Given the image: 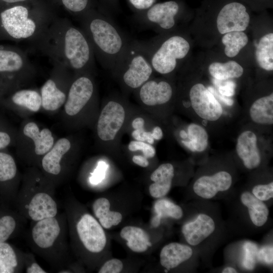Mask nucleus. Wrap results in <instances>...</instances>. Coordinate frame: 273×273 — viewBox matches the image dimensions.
<instances>
[{
    "label": "nucleus",
    "mask_w": 273,
    "mask_h": 273,
    "mask_svg": "<svg viewBox=\"0 0 273 273\" xmlns=\"http://www.w3.org/2000/svg\"><path fill=\"white\" fill-rule=\"evenodd\" d=\"M173 177L174 167L171 163L159 165L150 175V179L153 181L149 188L151 196L160 198L167 194L171 189Z\"/></svg>",
    "instance_id": "20"
},
{
    "label": "nucleus",
    "mask_w": 273,
    "mask_h": 273,
    "mask_svg": "<svg viewBox=\"0 0 273 273\" xmlns=\"http://www.w3.org/2000/svg\"><path fill=\"white\" fill-rule=\"evenodd\" d=\"M17 171L13 158L8 154L0 153V181L4 182L14 178Z\"/></svg>",
    "instance_id": "37"
},
{
    "label": "nucleus",
    "mask_w": 273,
    "mask_h": 273,
    "mask_svg": "<svg viewBox=\"0 0 273 273\" xmlns=\"http://www.w3.org/2000/svg\"><path fill=\"white\" fill-rule=\"evenodd\" d=\"M252 194L259 200L267 201L273 197V183L265 185H258L252 189Z\"/></svg>",
    "instance_id": "41"
},
{
    "label": "nucleus",
    "mask_w": 273,
    "mask_h": 273,
    "mask_svg": "<svg viewBox=\"0 0 273 273\" xmlns=\"http://www.w3.org/2000/svg\"><path fill=\"white\" fill-rule=\"evenodd\" d=\"M24 134L33 140L35 144V153L42 155L48 152L54 145V138L51 131L48 128L39 131L37 124L29 122L23 129Z\"/></svg>",
    "instance_id": "24"
},
{
    "label": "nucleus",
    "mask_w": 273,
    "mask_h": 273,
    "mask_svg": "<svg viewBox=\"0 0 273 273\" xmlns=\"http://www.w3.org/2000/svg\"><path fill=\"white\" fill-rule=\"evenodd\" d=\"M131 4L136 10L145 11L151 7L155 0H129Z\"/></svg>",
    "instance_id": "47"
},
{
    "label": "nucleus",
    "mask_w": 273,
    "mask_h": 273,
    "mask_svg": "<svg viewBox=\"0 0 273 273\" xmlns=\"http://www.w3.org/2000/svg\"><path fill=\"white\" fill-rule=\"evenodd\" d=\"M89 73L76 74L68 90L65 110L69 116H75L96 95V86Z\"/></svg>",
    "instance_id": "12"
},
{
    "label": "nucleus",
    "mask_w": 273,
    "mask_h": 273,
    "mask_svg": "<svg viewBox=\"0 0 273 273\" xmlns=\"http://www.w3.org/2000/svg\"><path fill=\"white\" fill-rule=\"evenodd\" d=\"M155 72L167 75L174 71L179 61L188 55L190 46L178 34L141 40Z\"/></svg>",
    "instance_id": "7"
},
{
    "label": "nucleus",
    "mask_w": 273,
    "mask_h": 273,
    "mask_svg": "<svg viewBox=\"0 0 273 273\" xmlns=\"http://www.w3.org/2000/svg\"><path fill=\"white\" fill-rule=\"evenodd\" d=\"M65 209L72 244H77L87 254L96 255L105 248L107 238L103 227L92 215L83 213L76 217Z\"/></svg>",
    "instance_id": "9"
},
{
    "label": "nucleus",
    "mask_w": 273,
    "mask_h": 273,
    "mask_svg": "<svg viewBox=\"0 0 273 273\" xmlns=\"http://www.w3.org/2000/svg\"><path fill=\"white\" fill-rule=\"evenodd\" d=\"M108 168V165L103 161L98 162L96 168L91 173L89 182L93 185L100 183L105 178L106 172Z\"/></svg>",
    "instance_id": "43"
},
{
    "label": "nucleus",
    "mask_w": 273,
    "mask_h": 273,
    "mask_svg": "<svg viewBox=\"0 0 273 273\" xmlns=\"http://www.w3.org/2000/svg\"><path fill=\"white\" fill-rule=\"evenodd\" d=\"M70 148L71 144L68 139L62 138L59 140L41 160V166L43 170L49 174L59 175L62 172V159Z\"/></svg>",
    "instance_id": "22"
},
{
    "label": "nucleus",
    "mask_w": 273,
    "mask_h": 273,
    "mask_svg": "<svg viewBox=\"0 0 273 273\" xmlns=\"http://www.w3.org/2000/svg\"><path fill=\"white\" fill-rule=\"evenodd\" d=\"M188 135L193 145L195 151L202 152L208 145V134L201 126L195 123L190 124L188 127Z\"/></svg>",
    "instance_id": "36"
},
{
    "label": "nucleus",
    "mask_w": 273,
    "mask_h": 273,
    "mask_svg": "<svg viewBox=\"0 0 273 273\" xmlns=\"http://www.w3.org/2000/svg\"><path fill=\"white\" fill-rule=\"evenodd\" d=\"M120 235L127 241V247L134 252H144L152 246L149 236L140 228L134 226H125L121 230Z\"/></svg>",
    "instance_id": "26"
},
{
    "label": "nucleus",
    "mask_w": 273,
    "mask_h": 273,
    "mask_svg": "<svg viewBox=\"0 0 273 273\" xmlns=\"http://www.w3.org/2000/svg\"><path fill=\"white\" fill-rule=\"evenodd\" d=\"M31 222L27 240L32 251L58 270L67 267L69 250L65 212Z\"/></svg>",
    "instance_id": "2"
},
{
    "label": "nucleus",
    "mask_w": 273,
    "mask_h": 273,
    "mask_svg": "<svg viewBox=\"0 0 273 273\" xmlns=\"http://www.w3.org/2000/svg\"><path fill=\"white\" fill-rule=\"evenodd\" d=\"M232 183L231 174L221 171L212 175H204L197 179L194 184L193 190L201 198L211 199L218 192L228 190Z\"/></svg>",
    "instance_id": "15"
},
{
    "label": "nucleus",
    "mask_w": 273,
    "mask_h": 273,
    "mask_svg": "<svg viewBox=\"0 0 273 273\" xmlns=\"http://www.w3.org/2000/svg\"><path fill=\"white\" fill-rule=\"evenodd\" d=\"M35 48L53 63L62 65L75 73H92L95 56L84 31L67 19L56 18Z\"/></svg>",
    "instance_id": "1"
},
{
    "label": "nucleus",
    "mask_w": 273,
    "mask_h": 273,
    "mask_svg": "<svg viewBox=\"0 0 273 273\" xmlns=\"http://www.w3.org/2000/svg\"><path fill=\"white\" fill-rule=\"evenodd\" d=\"M255 58L259 66L266 71L273 70V33L262 36L255 51Z\"/></svg>",
    "instance_id": "30"
},
{
    "label": "nucleus",
    "mask_w": 273,
    "mask_h": 273,
    "mask_svg": "<svg viewBox=\"0 0 273 273\" xmlns=\"http://www.w3.org/2000/svg\"><path fill=\"white\" fill-rule=\"evenodd\" d=\"M63 6L69 11L81 15L86 9L88 0H61Z\"/></svg>",
    "instance_id": "42"
},
{
    "label": "nucleus",
    "mask_w": 273,
    "mask_h": 273,
    "mask_svg": "<svg viewBox=\"0 0 273 273\" xmlns=\"http://www.w3.org/2000/svg\"><path fill=\"white\" fill-rule=\"evenodd\" d=\"M182 144L185 146L187 148L190 150L191 151L195 152V149L193 145L190 141H187L185 140H182Z\"/></svg>",
    "instance_id": "52"
},
{
    "label": "nucleus",
    "mask_w": 273,
    "mask_h": 273,
    "mask_svg": "<svg viewBox=\"0 0 273 273\" xmlns=\"http://www.w3.org/2000/svg\"><path fill=\"white\" fill-rule=\"evenodd\" d=\"M39 180L37 177L34 185L23 186L17 195L19 213L31 221L54 217L59 213L54 189L41 186Z\"/></svg>",
    "instance_id": "8"
},
{
    "label": "nucleus",
    "mask_w": 273,
    "mask_h": 273,
    "mask_svg": "<svg viewBox=\"0 0 273 273\" xmlns=\"http://www.w3.org/2000/svg\"><path fill=\"white\" fill-rule=\"evenodd\" d=\"M146 10L136 17V22L144 27L166 31L174 28L179 7L176 2L170 1L155 4Z\"/></svg>",
    "instance_id": "10"
},
{
    "label": "nucleus",
    "mask_w": 273,
    "mask_h": 273,
    "mask_svg": "<svg viewBox=\"0 0 273 273\" xmlns=\"http://www.w3.org/2000/svg\"><path fill=\"white\" fill-rule=\"evenodd\" d=\"M10 138L8 134L0 132V149L6 147L10 143Z\"/></svg>",
    "instance_id": "50"
},
{
    "label": "nucleus",
    "mask_w": 273,
    "mask_h": 273,
    "mask_svg": "<svg viewBox=\"0 0 273 273\" xmlns=\"http://www.w3.org/2000/svg\"><path fill=\"white\" fill-rule=\"evenodd\" d=\"M224 34L221 40L225 46V54L230 58L236 56L248 41L247 35L242 31H231Z\"/></svg>",
    "instance_id": "32"
},
{
    "label": "nucleus",
    "mask_w": 273,
    "mask_h": 273,
    "mask_svg": "<svg viewBox=\"0 0 273 273\" xmlns=\"http://www.w3.org/2000/svg\"><path fill=\"white\" fill-rule=\"evenodd\" d=\"M250 22V16L243 4L232 2L225 5L219 12L217 28L220 34L234 31H244Z\"/></svg>",
    "instance_id": "14"
},
{
    "label": "nucleus",
    "mask_w": 273,
    "mask_h": 273,
    "mask_svg": "<svg viewBox=\"0 0 273 273\" xmlns=\"http://www.w3.org/2000/svg\"><path fill=\"white\" fill-rule=\"evenodd\" d=\"M192 248L183 244L173 242L164 246L160 253V262L167 269L174 268L190 259Z\"/></svg>",
    "instance_id": "21"
},
{
    "label": "nucleus",
    "mask_w": 273,
    "mask_h": 273,
    "mask_svg": "<svg viewBox=\"0 0 273 273\" xmlns=\"http://www.w3.org/2000/svg\"><path fill=\"white\" fill-rule=\"evenodd\" d=\"M12 99L15 104L34 112L37 111L41 105V96L32 89L18 90L13 95Z\"/></svg>",
    "instance_id": "34"
},
{
    "label": "nucleus",
    "mask_w": 273,
    "mask_h": 273,
    "mask_svg": "<svg viewBox=\"0 0 273 273\" xmlns=\"http://www.w3.org/2000/svg\"><path fill=\"white\" fill-rule=\"evenodd\" d=\"M208 89L213 94L215 95L217 98H218L220 101L223 102L225 105L228 106H232L234 104V101L229 98L228 97L224 96L223 95L218 94L216 91L212 87H209Z\"/></svg>",
    "instance_id": "49"
},
{
    "label": "nucleus",
    "mask_w": 273,
    "mask_h": 273,
    "mask_svg": "<svg viewBox=\"0 0 273 273\" xmlns=\"http://www.w3.org/2000/svg\"><path fill=\"white\" fill-rule=\"evenodd\" d=\"M24 270V252L16 251L11 245L0 243V273H14Z\"/></svg>",
    "instance_id": "23"
},
{
    "label": "nucleus",
    "mask_w": 273,
    "mask_h": 273,
    "mask_svg": "<svg viewBox=\"0 0 273 273\" xmlns=\"http://www.w3.org/2000/svg\"><path fill=\"white\" fill-rule=\"evenodd\" d=\"M241 200L242 204L248 208L253 223L257 226L264 225L267 220L269 211L263 201L249 192H244L241 194Z\"/></svg>",
    "instance_id": "28"
},
{
    "label": "nucleus",
    "mask_w": 273,
    "mask_h": 273,
    "mask_svg": "<svg viewBox=\"0 0 273 273\" xmlns=\"http://www.w3.org/2000/svg\"><path fill=\"white\" fill-rule=\"evenodd\" d=\"M110 207L109 201L103 197L98 198L92 204V209L95 217L102 226L106 229L117 225L122 219V214L120 212L111 211Z\"/></svg>",
    "instance_id": "25"
},
{
    "label": "nucleus",
    "mask_w": 273,
    "mask_h": 273,
    "mask_svg": "<svg viewBox=\"0 0 273 273\" xmlns=\"http://www.w3.org/2000/svg\"><path fill=\"white\" fill-rule=\"evenodd\" d=\"M154 69L141 40H131L127 49L111 72L126 94L134 93L153 77Z\"/></svg>",
    "instance_id": "5"
},
{
    "label": "nucleus",
    "mask_w": 273,
    "mask_h": 273,
    "mask_svg": "<svg viewBox=\"0 0 273 273\" xmlns=\"http://www.w3.org/2000/svg\"><path fill=\"white\" fill-rule=\"evenodd\" d=\"M250 116L255 123L261 124L273 123V94L256 100L250 108Z\"/></svg>",
    "instance_id": "29"
},
{
    "label": "nucleus",
    "mask_w": 273,
    "mask_h": 273,
    "mask_svg": "<svg viewBox=\"0 0 273 273\" xmlns=\"http://www.w3.org/2000/svg\"><path fill=\"white\" fill-rule=\"evenodd\" d=\"M127 149L132 152L141 151L143 155L148 159L153 158L156 153V149L152 145L143 141H131L128 143Z\"/></svg>",
    "instance_id": "39"
},
{
    "label": "nucleus",
    "mask_w": 273,
    "mask_h": 273,
    "mask_svg": "<svg viewBox=\"0 0 273 273\" xmlns=\"http://www.w3.org/2000/svg\"><path fill=\"white\" fill-rule=\"evenodd\" d=\"M26 219L21 215L17 217L5 214L0 217V243L6 242L16 231L23 229Z\"/></svg>",
    "instance_id": "33"
},
{
    "label": "nucleus",
    "mask_w": 273,
    "mask_h": 273,
    "mask_svg": "<svg viewBox=\"0 0 273 273\" xmlns=\"http://www.w3.org/2000/svg\"><path fill=\"white\" fill-rule=\"evenodd\" d=\"M179 136L183 139H185L188 137V134L184 130H181L179 131Z\"/></svg>",
    "instance_id": "55"
},
{
    "label": "nucleus",
    "mask_w": 273,
    "mask_h": 273,
    "mask_svg": "<svg viewBox=\"0 0 273 273\" xmlns=\"http://www.w3.org/2000/svg\"><path fill=\"white\" fill-rule=\"evenodd\" d=\"M243 249L244 250L243 265L248 270H253L255 266L257 259L258 247L253 242H246L244 244Z\"/></svg>",
    "instance_id": "38"
},
{
    "label": "nucleus",
    "mask_w": 273,
    "mask_h": 273,
    "mask_svg": "<svg viewBox=\"0 0 273 273\" xmlns=\"http://www.w3.org/2000/svg\"><path fill=\"white\" fill-rule=\"evenodd\" d=\"M79 18L80 27L90 42L95 58L102 67L111 72L131 40L114 22L107 17L88 12Z\"/></svg>",
    "instance_id": "3"
},
{
    "label": "nucleus",
    "mask_w": 273,
    "mask_h": 273,
    "mask_svg": "<svg viewBox=\"0 0 273 273\" xmlns=\"http://www.w3.org/2000/svg\"><path fill=\"white\" fill-rule=\"evenodd\" d=\"M208 70L214 78L220 80L239 78L244 72L243 67L234 61L225 63L213 62L209 65Z\"/></svg>",
    "instance_id": "31"
},
{
    "label": "nucleus",
    "mask_w": 273,
    "mask_h": 273,
    "mask_svg": "<svg viewBox=\"0 0 273 273\" xmlns=\"http://www.w3.org/2000/svg\"><path fill=\"white\" fill-rule=\"evenodd\" d=\"M236 151L247 168L252 169L259 165L261 158L257 137L252 131L247 130L240 134L237 139Z\"/></svg>",
    "instance_id": "18"
},
{
    "label": "nucleus",
    "mask_w": 273,
    "mask_h": 273,
    "mask_svg": "<svg viewBox=\"0 0 273 273\" xmlns=\"http://www.w3.org/2000/svg\"><path fill=\"white\" fill-rule=\"evenodd\" d=\"M133 93L144 110L149 114L168 103L173 97V90L168 81L152 77Z\"/></svg>",
    "instance_id": "11"
},
{
    "label": "nucleus",
    "mask_w": 273,
    "mask_h": 273,
    "mask_svg": "<svg viewBox=\"0 0 273 273\" xmlns=\"http://www.w3.org/2000/svg\"><path fill=\"white\" fill-rule=\"evenodd\" d=\"M27 54L19 49L0 48V72H31L34 67Z\"/></svg>",
    "instance_id": "16"
},
{
    "label": "nucleus",
    "mask_w": 273,
    "mask_h": 273,
    "mask_svg": "<svg viewBox=\"0 0 273 273\" xmlns=\"http://www.w3.org/2000/svg\"><path fill=\"white\" fill-rule=\"evenodd\" d=\"M24 270L26 273H46L36 261L34 255L31 253L24 252Z\"/></svg>",
    "instance_id": "40"
},
{
    "label": "nucleus",
    "mask_w": 273,
    "mask_h": 273,
    "mask_svg": "<svg viewBox=\"0 0 273 273\" xmlns=\"http://www.w3.org/2000/svg\"><path fill=\"white\" fill-rule=\"evenodd\" d=\"M156 217L161 219L170 217L176 219H180L183 215L181 208L177 205L166 199H160L154 205Z\"/></svg>",
    "instance_id": "35"
},
{
    "label": "nucleus",
    "mask_w": 273,
    "mask_h": 273,
    "mask_svg": "<svg viewBox=\"0 0 273 273\" xmlns=\"http://www.w3.org/2000/svg\"><path fill=\"white\" fill-rule=\"evenodd\" d=\"M41 105L47 110L59 108L66 100V95L58 86L54 79H49L41 88Z\"/></svg>",
    "instance_id": "27"
},
{
    "label": "nucleus",
    "mask_w": 273,
    "mask_h": 273,
    "mask_svg": "<svg viewBox=\"0 0 273 273\" xmlns=\"http://www.w3.org/2000/svg\"><path fill=\"white\" fill-rule=\"evenodd\" d=\"M215 228L214 221L211 217L200 214L195 220L184 225L182 233L190 245L196 246L209 237Z\"/></svg>",
    "instance_id": "17"
},
{
    "label": "nucleus",
    "mask_w": 273,
    "mask_h": 273,
    "mask_svg": "<svg viewBox=\"0 0 273 273\" xmlns=\"http://www.w3.org/2000/svg\"><path fill=\"white\" fill-rule=\"evenodd\" d=\"M132 161L136 165L144 168L147 167L150 164L148 159L143 155H133Z\"/></svg>",
    "instance_id": "48"
},
{
    "label": "nucleus",
    "mask_w": 273,
    "mask_h": 273,
    "mask_svg": "<svg viewBox=\"0 0 273 273\" xmlns=\"http://www.w3.org/2000/svg\"><path fill=\"white\" fill-rule=\"evenodd\" d=\"M191 105L196 114L208 121H216L223 110L214 96L202 83L194 85L189 92Z\"/></svg>",
    "instance_id": "13"
},
{
    "label": "nucleus",
    "mask_w": 273,
    "mask_h": 273,
    "mask_svg": "<svg viewBox=\"0 0 273 273\" xmlns=\"http://www.w3.org/2000/svg\"><path fill=\"white\" fill-rule=\"evenodd\" d=\"M152 134L155 141L161 140L163 136V133L161 128L158 125L155 126L153 128Z\"/></svg>",
    "instance_id": "51"
},
{
    "label": "nucleus",
    "mask_w": 273,
    "mask_h": 273,
    "mask_svg": "<svg viewBox=\"0 0 273 273\" xmlns=\"http://www.w3.org/2000/svg\"><path fill=\"white\" fill-rule=\"evenodd\" d=\"M257 258L263 263L272 264L273 262L272 246H264L258 250L257 254Z\"/></svg>",
    "instance_id": "45"
},
{
    "label": "nucleus",
    "mask_w": 273,
    "mask_h": 273,
    "mask_svg": "<svg viewBox=\"0 0 273 273\" xmlns=\"http://www.w3.org/2000/svg\"><path fill=\"white\" fill-rule=\"evenodd\" d=\"M124 131H128L134 140L143 141L153 145L155 142L150 130V114L144 111L132 110L127 121Z\"/></svg>",
    "instance_id": "19"
},
{
    "label": "nucleus",
    "mask_w": 273,
    "mask_h": 273,
    "mask_svg": "<svg viewBox=\"0 0 273 273\" xmlns=\"http://www.w3.org/2000/svg\"><path fill=\"white\" fill-rule=\"evenodd\" d=\"M235 84L233 81H229L224 85L219 86V94L225 97H230L235 94Z\"/></svg>",
    "instance_id": "46"
},
{
    "label": "nucleus",
    "mask_w": 273,
    "mask_h": 273,
    "mask_svg": "<svg viewBox=\"0 0 273 273\" xmlns=\"http://www.w3.org/2000/svg\"><path fill=\"white\" fill-rule=\"evenodd\" d=\"M55 18L48 13L32 12L26 6L17 5L0 13L4 32L16 40L30 42L35 48Z\"/></svg>",
    "instance_id": "4"
},
{
    "label": "nucleus",
    "mask_w": 273,
    "mask_h": 273,
    "mask_svg": "<svg viewBox=\"0 0 273 273\" xmlns=\"http://www.w3.org/2000/svg\"><path fill=\"white\" fill-rule=\"evenodd\" d=\"M123 267L122 262L116 258L106 261L99 270V273H119Z\"/></svg>",
    "instance_id": "44"
},
{
    "label": "nucleus",
    "mask_w": 273,
    "mask_h": 273,
    "mask_svg": "<svg viewBox=\"0 0 273 273\" xmlns=\"http://www.w3.org/2000/svg\"><path fill=\"white\" fill-rule=\"evenodd\" d=\"M1 1L4 2L6 3L9 4H14L17 3L24 2H26L28 0H0Z\"/></svg>",
    "instance_id": "54"
},
{
    "label": "nucleus",
    "mask_w": 273,
    "mask_h": 273,
    "mask_svg": "<svg viewBox=\"0 0 273 273\" xmlns=\"http://www.w3.org/2000/svg\"><path fill=\"white\" fill-rule=\"evenodd\" d=\"M222 273H237L238 271L232 267H226L224 268L222 271Z\"/></svg>",
    "instance_id": "53"
},
{
    "label": "nucleus",
    "mask_w": 273,
    "mask_h": 273,
    "mask_svg": "<svg viewBox=\"0 0 273 273\" xmlns=\"http://www.w3.org/2000/svg\"><path fill=\"white\" fill-rule=\"evenodd\" d=\"M130 107L123 96L113 95L107 98L97 124L98 137L107 150H118L119 139L132 110Z\"/></svg>",
    "instance_id": "6"
}]
</instances>
